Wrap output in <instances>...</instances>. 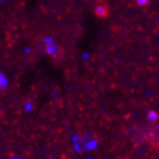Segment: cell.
<instances>
[{
	"instance_id": "5",
	"label": "cell",
	"mask_w": 159,
	"mask_h": 159,
	"mask_svg": "<svg viewBox=\"0 0 159 159\" xmlns=\"http://www.w3.org/2000/svg\"><path fill=\"white\" fill-rule=\"evenodd\" d=\"M25 110L26 111H30V110H32V102H26V105H25Z\"/></svg>"
},
{
	"instance_id": "4",
	"label": "cell",
	"mask_w": 159,
	"mask_h": 159,
	"mask_svg": "<svg viewBox=\"0 0 159 159\" xmlns=\"http://www.w3.org/2000/svg\"><path fill=\"white\" fill-rule=\"evenodd\" d=\"M136 2H138V5H140V6H146V5L149 3V0H136Z\"/></svg>"
},
{
	"instance_id": "1",
	"label": "cell",
	"mask_w": 159,
	"mask_h": 159,
	"mask_svg": "<svg viewBox=\"0 0 159 159\" xmlns=\"http://www.w3.org/2000/svg\"><path fill=\"white\" fill-rule=\"evenodd\" d=\"M94 14L98 17H107L109 14V10H108V7L106 5H98L94 9Z\"/></svg>"
},
{
	"instance_id": "3",
	"label": "cell",
	"mask_w": 159,
	"mask_h": 159,
	"mask_svg": "<svg viewBox=\"0 0 159 159\" xmlns=\"http://www.w3.org/2000/svg\"><path fill=\"white\" fill-rule=\"evenodd\" d=\"M148 118H149L151 122H156V120H158L159 116L155 110H150L149 113H148Z\"/></svg>"
},
{
	"instance_id": "2",
	"label": "cell",
	"mask_w": 159,
	"mask_h": 159,
	"mask_svg": "<svg viewBox=\"0 0 159 159\" xmlns=\"http://www.w3.org/2000/svg\"><path fill=\"white\" fill-rule=\"evenodd\" d=\"M47 52L49 53V55H55V53L58 51V48L55 43H50V44H47Z\"/></svg>"
},
{
	"instance_id": "6",
	"label": "cell",
	"mask_w": 159,
	"mask_h": 159,
	"mask_svg": "<svg viewBox=\"0 0 159 159\" xmlns=\"http://www.w3.org/2000/svg\"><path fill=\"white\" fill-rule=\"evenodd\" d=\"M6 79L1 75V88H2V90H5V88H6Z\"/></svg>"
}]
</instances>
